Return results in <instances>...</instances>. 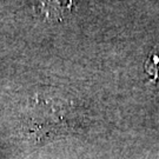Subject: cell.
I'll return each instance as SVG.
<instances>
[{
    "mask_svg": "<svg viewBox=\"0 0 159 159\" xmlns=\"http://www.w3.org/2000/svg\"><path fill=\"white\" fill-rule=\"evenodd\" d=\"M77 0H39V11L48 20L60 21L73 10Z\"/></svg>",
    "mask_w": 159,
    "mask_h": 159,
    "instance_id": "obj_1",
    "label": "cell"
},
{
    "mask_svg": "<svg viewBox=\"0 0 159 159\" xmlns=\"http://www.w3.org/2000/svg\"><path fill=\"white\" fill-rule=\"evenodd\" d=\"M148 65H151L152 67V73L159 75V51L157 52V54H153L151 57V61H148Z\"/></svg>",
    "mask_w": 159,
    "mask_h": 159,
    "instance_id": "obj_2",
    "label": "cell"
}]
</instances>
